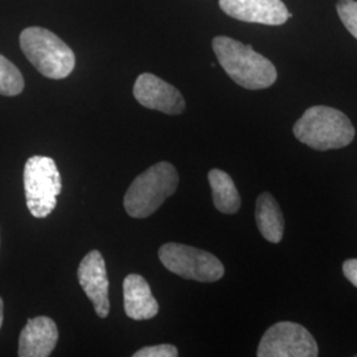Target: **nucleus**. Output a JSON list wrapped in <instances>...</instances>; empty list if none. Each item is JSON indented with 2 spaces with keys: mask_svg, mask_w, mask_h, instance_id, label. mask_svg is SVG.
Returning a JSON list of instances; mask_svg holds the SVG:
<instances>
[{
  "mask_svg": "<svg viewBox=\"0 0 357 357\" xmlns=\"http://www.w3.org/2000/svg\"><path fill=\"white\" fill-rule=\"evenodd\" d=\"M125 312L130 319H153L159 312V305L153 298L149 282L142 275L130 274L123 281Z\"/></svg>",
  "mask_w": 357,
  "mask_h": 357,
  "instance_id": "nucleus-12",
  "label": "nucleus"
},
{
  "mask_svg": "<svg viewBox=\"0 0 357 357\" xmlns=\"http://www.w3.org/2000/svg\"><path fill=\"white\" fill-rule=\"evenodd\" d=\"M343 273L345 278L357 287V258L345 261L343 264Z\"/></svg>",
  "mask_w": 357,
  "mask_h": 357,
  "instance_id": "nucleus-18",
  "label": "nucleus"
},
{
  "mask_svg": "<svg viewBox=\"0 0 357 357\" xmlns=\"http://www.w3.org/2000/svg\"><path fill=\"white\" fill-rule=\"evenodd\" d=\"M132 91L135 100L147 109L168 115L181 114L185 110L183 94L175 86L151 73H143L138 77Z\"/></svg>",
  "mask_w": 357,
  "mask_h": 357,
  "instance_id": "nucleus-8",
  "label": "nucleus"
},
{
  "mask_svg": "<svg viewBox=\"0 0 357 357\" xmlns=\"http://www.w3.org/2000/svg\"><path fill=\"white\" fill-rule=\"evenodd\" d=\"M255 221L265 240L268 243H281L284 233V218L278 202L268 192L261 193L257 199Z\"/></svg>",
  "mask_w": 357,
  "mask_h": 357,
  "instance_id": "nucleus-13",
  "label": "nucleus"
},
{
  "mask_svg": "<svg viewBox=\"0 0 357 357\" xmlns=\"http://www.w3.org/2000/svg\"><path fill=\"white\" fill-rule=\"evenodd\" d=\"M217 60L227 75L241 88L268 89L277 81V69L265 56L252 45L228 36H217L212 41Z\"/></svg>",
  "mask_w": 357,
  "mask_h": 357,
  "instance_id": "nucleus-1",
  "label": "nucleus"
},
{
  "mask_svg": "<svg viewBox=\"0 0 357 357\" xmlns=\"http://www.w3.org/2000/svg\"><path fill=\"white\" fill-rule=\"evenodd\" d=\"M26 206L36 218L50 216L61 192V176L56 162L48 156L35 155L24 166Z\"/></svg>",
  "mask_w": 357,
  "mask_h": 357,
  "instance_id": "nucleus-5",
  "label": "nucleus"
},
{
  "mask_svg": "<svg viewBox=\"0 0 357 357\" xmlns=\"http://www.w3.org/2000/svg\"><path fill=\"white\" fill-rule=\"evenodd\" d=\"M208 180L217 211L225 215L237 213L241 208V197L233 178L227 172L215 168L209 171Z\"/></svg>",
  "mask_w": 357,
  "mask_h": 357,
  "instance_id": "nucleus-14",
  "label": "nucleus"
},
{
  "mask_svg": "<svg viewBox=\"0 0 357 357\" xmlns=\"http://www.w3.org/2000/svg\"><path fill=\"white\" fill-rule=\"evenodd\" d=\"M220 8L230 17L265 26H282L293 15L282 0H218Z\"/></svg>",
  "mask_w": 357,
  "mask_h": 357,
  "instance_id": "nucleus-9",
  "label": "nucleus"
},
{
  "mask_svg": "<svg viewBox=\"0 0 357 357\" xmlns=\"http://www.w3.org/2000/svg\"><path fill=\"white\" fill-rule=\"evenodd\" d=\"M178 348L172 344L151 345L144 347L134 354V357H176Z\"/></svg>",
  "mask_w": 357,
  "mask_h": 357,
  "instance_id": "nucleus-17",
  "label": "nucleus"
},
{
  "mask_svg": "<svg viewBox=\"0 0 357 357\" xmlns=\"http://www.w3.org/2000/svg\"><path fill=\"white\" fill-rule=\"evenodd\" d=\"M319 348L314 336L303 326L294 321H280L262 336L258 357H317Z\"/></svg>",
  "mask_w": 357,
  "mask_h": 357,
  "instance_id": "nucleus-7",
  "label": "nucleus"
},
{
  "mask_svg": "<svg viewBox=\"0 0 357 357\" xmlns=\"http://www.w3.org/2000/svg\"><path fill=\"white\" fill-rule=\"evenodd\" d=\"M24 89V77L8 59L0 54V96H19Z\"/></svg>",
  "mask_w": 357,
  "mask_h": 357,
  "instance_id": "nucleus-15",
  "label": "nucleus"
},
{
  "mask_svg": "<svg viewBox=\"0 0 357 357\" xmlns=\"http://www.w3.org/2000/svg\"><path fill=\"white\" fill-rule=\"evenodd\" d=\"M3 320H4V303H3V299L0 298V330L3 326Z\"/></svg>",
  "mask_w": 357,
  "mask_h": 357,
  "instance_id": "nucleus-19",
  "label": "nucleus"
},
{
  "mask_svg": "<svg viewBox=\"0 0 357 357\" xmlns=\"http://www.w3.org/2000/svg\"><path fill=\"white\" fill-rule=\"evenodd\" d=\"M178 185V171L171 163L159 162L150 167L135 178L125 195L123 204L128 216H151L176 192Z\"/></svg>",
  "mask_w": 357,
  "mask_h": 357,
  "instance_id": "nucleus-3",
  "label": "nucleus"
},
{
  "mask_svg": "<svg viewBox=\"0 0 357 357\" xmlns=\"http://www.w3.org/2000/svg\"><path fill=\"white\" fill-rule=\"evenodd\" d=\"M337 13L348 32L357 38V1L356 0H339Z\"/></svg>",
  "mask_w": 357,
  "mask_h": 357,
  "instance_id": "nucleus-16",
  "label": "nucleus"
},
{
  "mask_svg": "<svg viewBox=\"0 0 357 357\" xmlns=\"http://www.w3.org/2000/svg\"><path fill=\"white\" fill-rule=\"evenodd\" d=\"M159 259L167 270L184 280L216 282L225 273L216 255L183 243H168L160 246Z\"/></svg>",
  "mask_w": 357,
  "mask_h": 357,
  "instance_id": "nucleus-6",
  "label": "nucleus"
},
{
  "mask_svg": "<svg viewBox=\"0 0 357 357\" xmlns=\"http://www.w3.org/2000/svg\"><path fill=\"white\" fill-rule=\"evenodd\" d=\"M59 342L56 323L48 317H38L26 321L19 336L17 355L20 357L51 356Z\"/></svg>",
  "mask_w": 357,
  "mask_h": 357,
  "instance_id": "nucleus-11",
  "label": "nucleus"
},
{
  "mask_svg": "<svg viewBox=\"0 0 357 357\" xmlns=\"http://www.w3.org/2000/svg\"><path fill=\"white\" fill-rule=\"evenodd\" d=\"M294 135L317 151L339 150L355 139V128L347 115L328 106L307 109L294 125Z\"/></svg>",
  "mask_w": 357,
  "mask_h": 357,
  "instance_id": "nucleus-2",
  "label": "nucleus"
},
{
  "mask_svg": "<svg viewBox=\"0 0 357 357\" xmlns=\"http://www.w3.org/2000/svg\"><path fill=\"white\" fill-rule=\"evenodd\" d=\"M78 282L94 306L100 318H106L110 312L109 278L106 264L98 250H91L84 257L78 266Z\"/></svg>",
  "mask_w": 357,
  "mask_h": 357,
  "instance_id": "nucleus-10",
  "label": "nucleus"
},
{
  "mask_svg": "<svg viewBox=\"0 0 357 357\" xmlns=\"http://www.w3.org/2000/svg\"><path fill=\"white\" fill-rule=\"evenodd\" d=\"M20 48L28 61L51 79L66 78L76 66V56L69 45L41 26H28L20 33Z\"/></svg>",
  "mask_w": 357,
  "mask_h": 357,
  "instance_id": "nucleus-4",
  "label": "nucleus"
}]
</instances>
